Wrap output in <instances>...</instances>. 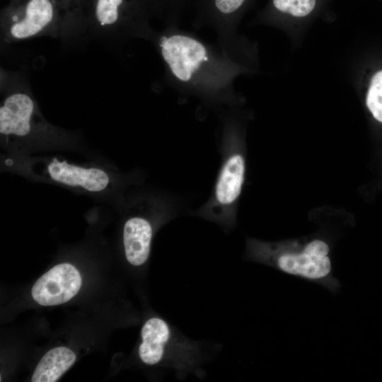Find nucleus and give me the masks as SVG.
I'll use <instances>...</instances> for the list:
<instances>
[{"label":"nucleus","instance_id":"obj_1","mask_svg":"<svg viewBox=\"0 0 382 382\" xmlns=\"http://www.w3.org/2000/svg\"><path fill=\"white\" fill-rule=\"evenodd\" d=\"M170 84L178 92L213 108L236 105L233 88L242 71L239 59L189 32L170 27L156 37Z\"/></svg>","mask_w":382,"mask_h":382},{"label":"nucleus","instance_id":"obj_2","mask_svg":"<svg viewBox=\"0 0 382 382\" xmlns=\"http://www.w3.org/2000/svg\"><path fill=\"white\" fill-rule=\"evenodd\" d=\"M221 163L208 200L192 214L226 231L236 226V209L245 175V158L241 129L231 108L222 117Z\"/></svg>","mask_w":382,"mask_h":382},{"label":"nucleus","instance_id":"obj_3","mask_svg":"<svg viewBox=\"0 0 382 382\" xmlns=\"http://www.w3.org/2000/svg\"><path fill=\"white\" fill-rule=\"evenodd\" d=\"M329 244L313 238L303 244L296 241L268 243L248 239L246 257L279 272L321 285L335 294L341 288L335 277Z\"/></svg>","mask_w":382,"mask_h":382},{"label":"nucleus","instance_id":"obj_4","mask_svg":"<svg viewBox=\"0 0 382 382\" xmlns=\"http://www.w3.org/2000/svg\"><path fill=\"white\" fill-rule=\"evenodd\" d=\"M141 337L138 352L144 364H164L180 378L191 374L199 378L205 375L203 366L212 351L204 342L188 338L159 317H151L144 323Z\"/></svg>","mask_w":382,"mask_h":382},{"label":"nucleus","instance_id":"obj_5","mask_svg":"<svg viewBox=\"0 0 382 382\" xmlns=\"http://www.w3.org/2000/svg\"><path fill=\"white\" fill-rule=\"evenodd\" d=\"M81 277L71 264L62 263L40 277L32 289L33 299L42 306H54L67 302L79 291Z\"/></svg>","mask_w":382,"mask_h":382},{"label":"nucleus","instance_id":"obj_6","mask_svg":"<svg viewBox=\"0 0 382 382\" xmlns=\"http://www.w3.org/2000/svg\"><path fill=\"white\" fill-rule=\"evenodd\" d=\"M54 18L55 9L50 0H27L6 20L3 31L8 40H25L46 31Z\"/></svg>","mask_w":382,"mask_h":382},{"label":"nucleus","instance_id":"obj_7","mask_svg":"<svg viewBox=\"0 0 382 382\" xmlns=\"http://www.w3.org/2000/svg\"><path fill=\"white\" fill-rule=\"evenodd\" d=\"M35 103L29 94L17 91L8 95L0 108V133L24 137L31 131Z\"/></svg>","mask_w":382,"mask_h":382},{"label":"nucleus","instance_id":"obj_8","mask_svg":"<svg viewBox=\"0 0 382 382\" xmlns=\"http://www.w3.org/2000/svg\"><path fill=\"white\" fill-rule=\"evenodd\" d=\"M50 176L55 181L70 186H79L91 192L104 190L109 183L108 174L96 168H84L59 161L57 158L49 164Z\"/></svg>","mask_w":382,"mask_h":382},{"label":"nucleus","instance_id":"obj_9","mask_svg":"<svg viewBox=\"0 0 382 382\" xmlns=\"http://www.w3.org/2000/svg\"><path fill=\"white\" fill-rule=\"evenodd\" d=\"M154 228L145 217L135 216L127 219L123 229V243L127 260L133 266L143 265L151 250Z\"/></svg>","mask_w":382,"mask_h":382},{"label":"nucleus","instance_id":"obj_10","mask_svg":"<svg viewBox=\"0 0 382 382\" xmlns=\"http://www.w3.org/2000/svg\"><path fill=\"white\" fill-rule=\"evenodd\" d=\"M76 355L70 349L58 347L48 351L40 359L33 373V382H54L75 362Z\"/></svg>","mask_w":382,"mask_h":382},{"label":"nucleus","instance_id":"obj_11","mask_svg":"<svg viewBox=\"0 0 382 382\" xmlns=\"http://www.w3.org/2000/svg\"><path fill=\"white\" fill-rule=\"evenodd\" d=\"M127 0H96L94 17L103 28H117L125 21V7Z\"/></svg>","mask_w":382,"mask_h":382},{"label":"nucleus","instance_id":"obj_12","mask_svg":"<svg viewBox=\"0 0 382 382\" xmlns=\"http://www.w3.org/2000/svg\"><path fill=\"white\" fill-rule=\"evenodd\" d=\"M366 104L373 117L382 123V70L377 71L370 79Z\"/></svg>","mask_w":382,"mask_h":382},{"label":"nucleus","instance_id":"obj_13","mask_svg":"<svg viewBox=\"0 0 382 382\" xmlns=\"http://www.w3.org/2000/svg\"><path fill=\"white\" fill-rule=\"evenodd\" d=\"M272 4L279 12L296 18H303L313 11L316 0H272Z\"/></svg>","mask_w":382,"mask_h":382},{"label":"nucleus","instance_id":"obj_14","mask_svg":"<svg viewBox=\"0 0 382 382\" xmlns=\"http://www.w3.org/2000/svg\"><path fill=\"white\" fill-rule=\"evenodd\" d=\"M245 0H214V7L222 16H231L243 6Z\"/></svg>","mask_w":382,"mask_h":382}]
</instances>
